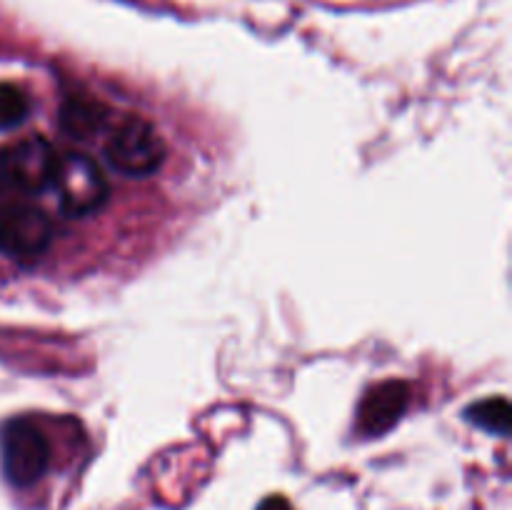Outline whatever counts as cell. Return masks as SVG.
I'll return each instance as SVG.
<instances>
[{
  "mask_svg": "<svg viewBox=\"0 0 512 510\" xmlns=\"http://www.w3.org/2000/svg\"><path fill=\"white\" fill-rule=\"evenodd\" d=\"M3 475L15 488H30L50 468V443L43 430L28 418L8 420L0 430Z\"/></svg>",
  "mask_w": 512,
  "mask_h": 510,
  "instance_id": "obj_3",
  "label": "cell"
},
{
  "mask_svg": "<svg viewBox=\"0 0 512 510\" xmlns=\"http://www.w3.org/2000/svg\"><path fill=\"white\" fill-rule=\"evenodd\" d=\"M470 423H475L478 428L488 430L493 435H508L510 433V403L505 398H485L480 403L470 405L465 410Z\"/></svg>",
  "mask_w": 512,
  "mask_h": 510,
  "instance_id": "obj_8",
  "label": "cell"
},
{
  "mask_svg": "<svg viewBox=\"0 0 512 510\" xmlns=\"http://www.w3.org/2000/svg\"><path fill=\"white\" fill-rule=\"evenodd\" d=\"M108 123V108L90 98H68L60 108V128L75 140L93 138Z\"/></svg>",
  "mask_w": 512,
  "mask_h": 510,
  "instance_id": "obj_7",
  "label": "cell"
},
{
  "mask_svg": "<svg viewBox=\"0 0 512 510\" xmlns=\"http://www.w3.org/2000/svg\"><path fill=\"white\" fill-rule=\"evenodd\" d=\"M3 158L10 190H18V193L28 195L50 190V180H53L58 153H55L53 145H50L48 140H23V143L13 145L10 150H3Z\"/></svg>",
  "mask_w": 512,
  "mask_h": 510,
  "instance_id": "obj_5",
  "label": "cell"
},
{
  "mask_svg": "<svg viewBox=\"0 0 512 510\" xmlns=\"http://www.w3.org/2000/svg\"><path fill=\"white\" fill-rule=\"evenodd\" d=\"M53 225L33 203L13 200L0 205V250L20 263H33L48 250Z\"/></svg>",
  "mask_w": 512,
  "mask_h": 510,
  "instance_id": "obj_4",
  "label": "cell"
},
{
  "mask_svg": "<svg viewBox=\"0 0 512 510\" xmlns=\"http://www.w3.org/2000/svg\"><path fill=\"white\" fill-rule=\"evenodd\" d=\"M30 100L18 85L0 83V130H13L28 118Z\"/></svg>",
  "mask_w": 512,
  "mask_h": 510,
  "instance_id": "obj_9",
  "label": "cell"
},
{
  "mask_svg": "<svg viewBox=\"0 0 512 510\" xmlns=\"http://www.w3.org/2000/svg\"><path fill=\"white\" fill-rule=\"evenodd\" d=\"M258 510H293L288 500L283 495H273V498H265L263 503L258 505Z\"/></svg>",
  "mask_w": 512,
  "mask_h": 510,
  "instance_id": "obj_10",
  "label": "cell"
},
{
  "mask_svg": "<svg viewBox=\"0 0 512 510\" xmlns=\"http://www.w3.org/2000/svg\"><path fill=\"white\" fill-rule=\"evenodd\" d=\"M410 390L403 380H385L365 393L358 408V428L363 435L380 438L400 423L408 410Z\"/></svg>",
  "mask_w": 512,
  "mask_h": 510,
  "instance_id": "obj_6",
  "label": "cell"
},
{
  "mask_svg": "<svg viewBox=\"0 0 512 510\" xmlns=\"http://www.w3.org/2000/svg\"><path fill=\"white\" fill-rule=\"evenodd\" d=\"M105 160L110 168L128 178H148L165 163V140L140 115H125L105 140Z\"/></svg>",
  "mask_w": 512,
  "mask_h": 510,
  "instance_id": "obj_2",
  "label": "cell"
},
{
  "mask_svg": "<svg viewBox=\"0 0 512 510\" xmlns=\"http://www.w3.org/2000/svg\"><path fill=\"white\" fill-rule=\"evenodd\" d=\"M50 190L55 193L60 213L68 218L93 215L108 203V178L98 160L85 153H63L55 160Z\"/></svg>",
  "mask_w": 512,
  "mask_h": 510,
  "instance_id": "obj_1",
  "label": "cell"
},
{
  "mask_svg": "<svg viewBox=\"0 0 512 510\" xmlns=\"http://www.w3.org/2000/svg\"><path fill=\"white\" fill-rule=\"evenodd\" d=\"M10 183H8V173H5V158H3V150H0V195L8 193Z\"/></svg>",
  "mask_w": 512,
  "mask_h": 510,
  "instance_id": "obj_11",
  "label": "cell"
}]
</instances>
